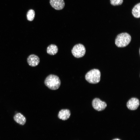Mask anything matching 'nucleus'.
I'll return each instance as SVG.
<instances>
[{
  "label": "nucleus",
  "mask_w": 140,
  "mask_h": 140,
  "mask_svg": "<svg viewBox=\"0 0 140 140\" xmlns=\"http://www.w3.org/2000/svg\"><path fill=\"white\" fill-rule=\"evenodd\" d=\"M45 84L50 89L52 90L58 89L61 84L60 80L57 75L50 74L45 79Z\"/></svg>",
  "instance_id": "nucleus-1"
},
{
  "label": "nucleus",
  "mask_w": 140,
  "mask_h": 140,
  "mask_svg": "<svg viewBox=\"0 0 140 140\" xmlns=\"http://www.w3.org/2000/svg\"><path fill=\"white\" fill-rule=\"evenodd\" d=\"M131 40V37L127 33H123L118 35L115 39V43L118 47H123L128 45Z\"/></svg>",
  "instance_id": "nucleus-2"
},
{
  "label": "nucleus",
  "mask_w": 140,
  "mask_h": 140,
  "mask_svg": "<svg viewBox=\"0 0 140 140\" xmlns=\"http://www.w3.org/2000/svg\"><path fill=\"white\" fill-rule=\"evenodd\" d=\"M101 73L97 69H93L88 72L86 74V80L89 83L96 84L99 83L100 80Z\"/></svg>",
  "instance_id": "nucleus-3"
},
{
  "label": "nucleus",
  "mask_w": 140,
  "mask_h": 140,
  "mask_svg": "<svg viewBox=\"0 0 140 140\" xmlns=\"http://www.w3.org/2000/svg\"><path fill=\"white\" fill-rule=\"evenodd\" d=\"M86 49L84 46L81 44L75 45L72 50V53L74 57L79 58L83 56L86 53Z\"/></svg>",
  "instance_id": "nucleus-4"
},
{
  "label": "nucleus",
  "mask_w": 140,
  "mask_h": 140,
  "mask_svg": "<svg viewBox=\"0 0 140 140\" xmlns=\"http://www.w3.org/2000/svg\"><path fill=\"white\" fill-rule=\"evenodd\" d=\"M92 105L94 109L99 111L104 110L107 106L105 102L101 101L98 98H95L93 100Z\"/></svg>",
  "instance_id": "nucleus-5"
},
{
  "label": "nucleus",
  "mask_w": 140,
  "mask_h": 140,
  "mask_svg": "<svg viewBox=\"0 0 140 140\" xmlns=\"http://www.w3.org/2000/svg\"><path fill=\"white\" fill-rule=\"evenodd\" d=\"M139 104V101L138 99L133 97L128 101L127 106L129 109L131 110H135L137 109Z\"/></svg>",
  "instance_id": "nucleus-6"
},
{
  "label": "nucleus",
  "mask_w": 140,
  "mask_h": 140,
  "mask_svg": "<svg viewBox=\"0 0 140 140\" xmlns=\"http://www.w3.org/2000/svg\"><path fill=\"white\" fill-rule=\"evenodd\" d=\"M50 3L52 7L57 10L62 9L65 5L64 0H50Z\"/></svg>",
  "instance_id": "nucleus-7"
},
{
  "label": "nucleus",
  "mask_w": 140,
  "mask_h": 140,
  "mask_svg": "<svg viewBox=\"0 0 140 140\" xmlns=\"http://www.w3.org/2000/svg\"><path fill=\"white\" fill-rule=\"evenodd\" d=\"M29 65L32 67H35L38 65L40 62V59L37 55L34 54L30 55L27 59Z\"/></svg>",
  "instance_id": "nucleus-8"
},
{
  "label": "nucleus",
  "mask_w": 140,
  "mask_h": 140,
  "mask_svg": "<svg viewBox=\"0 0 140 140\" xmlns=\"http://www.w3.org/2000/svg\"><path fill=\"white\" fill-rule=\"evenodd\" d=\"M71 112L68 109H62L59 112L58 115V117L63 120H65L68 119L70 117Z\"/></svg>",
  "instance_id": "nucleus-9"
},
{
  "label": "nucleus",
  "mask_w": 140,
  "mask_h": 140,
  "mask_svg": "<svg viewBox=\"0 0 140 140\" xmlns=\"http://www.w3.org/2000/svg\"><path fill=\"white\" fill-rule=\"evenodd\" d=\"M13 119L17 123L22 125H24L26 121V118L20 113L16 114L14 116Z\"/></svg>",
  "instance_id": "nucleus-10"
},
{
  "label": "nucleus",
  "mask_w": 140,
  "mask_h": 140,
  "mask_svg": "<svg viewBox=\"0 0 140 140\" xmlns=\"http://www.w3.org/2000/svg\"><path fill=\"white\" fill-rule=\"evenodd\" d=\"M58 48L56 45L54 44H51L48 46L47 48V53L50 55H54L57 53Z\"/></svg>",
  "instance_id": "nucleus-11"
},
{
  "label": "nucleus",
  "mask_w": 140,
  "mask_h": 140,
  "mask_svg": "<svg viewBox=\"0 0 140 140\" xmlns=\"http://www.w3.org/2000/svg\"><path fill=\"white\" fill-rule=\"evenodd\" d=\"M140 3L136 5L132 9V13L135 18H138L140 17Z\"/></svg>",
  "instance_id": "nucleus-12"
},
{
  "label": "nucleus",
  "mask_w": 140,
  "mask_h": 140,
  "mask_svg": "<svg viewBox=\"0 0 140 140\" xmlns=\"http://www.w3.org/2000/svg\"><path fill=\"white\" fill-rule=\"evenodd\" d=\"M35 13L34 11L32 9L29 10L27 14V19L30 21H32L35 17Z\"/></svg>",
  "instance_id": "nucleus-13"
},
{
  "label": "nucleus",
  "mask_w": 140,
  "mask_h": 140,
  "mask_svg": "<svg viewBox=\"0 0 140 140\" xmlns=\"http://www.w3.org/2000/svg\"><path fill=\"white\" fill-rule=\"evenodd\" d=\"M123 0H110V3L113 6L119 5L123 3Z\"/></svg>",
  "instance_id": "nucleus-14"
},
{
  "label": "nucleus",
  "mask_w": 140,
  "mask_h": 140,
  "mask_svg": "<svg viewBox=\"0 0 140 140\" xmlns=\"http://www.w3.org/2000/svg\"><path fill=\"white\" fill-rule=\"evenodd\" d=\"M113 140H120V139H119L116 138V139H113Z\"/></svg>",
  "instance_id": "nucleus-15"
}]
</instances>
